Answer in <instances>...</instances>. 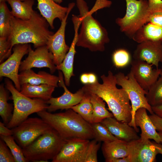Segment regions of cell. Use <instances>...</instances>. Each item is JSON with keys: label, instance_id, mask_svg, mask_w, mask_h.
<instances>
[{"label": "cell", "instance_id": "1", "mask_svg": "<svg viewBox=\"0 0 162 162\" xmlns=\"http://www.w3.org/2000/svg\"><path fill=\"white\" fill-rule=\"evenodd\" d=\"M100 78L102 84L98 80L94 84H86L82 88L85 92L101 98L117 120L128 123L132 118V107L128 94L124 89L117 88L115 76L110 70L107 75L103 74Z\"/></svg>", "mask_w": 162, "mask_h": 162}, {"label": "cell", "instance_id": "2", "mask_svg": "<svg viewBox=\"0 0 162 162\" xmlns=\"http://www.w3.org/2000/svg\"><path fill=\"white\" fill-rule=\"evenodd\" d=\"M50 25L46 19L34 10L30 18L23 20L12 17L10 34L8 38L13 48L18 44L29 43L34 47L46 45L53 32L49 29Z\"/></svg>", "mask_w": 162, "mask_h": 162}, {"label": "cell", "instance_id": "3", "mask_svg": "<svg viewBox=\"0 0 162 162\" xmlns=\"http://www.w3.org/2000/svg\"><path fill=\"white\" fill-rule=\"evenodd\" d=\"M37 113L65 141L94 138L91 124L71 109L64 112L52 113L46 110Z\"/></svg>", "mask_w": 162, "mask_h": 162}, {"label": "cell", "instance_id": "4", "mask_svg": "<svg viewBox=\"0 0 162 162\" xmlns=\"http://www.w3.org/2000/svg\"><path fill=\"white\" fill-rule=\"evenodd\" d=\"M76 5L81 18V28L78 33L76 46L87 48L92 52H103L105 45L110 41L107 30L92 16L84 0H76Z\"/></svg>", "mask_w": 162, "mask_h": 162}, {"label": "cell", "instance_id": "5", "mask_svg": "<svg viewBox=\"0 0 162 162\" xmlns=\"http://www.w3.org/2000/svg\"><path fill=\"white\" fill-rule=\"evenodd\" d=\"M66 142L52 128L22 149L28 162H48L58 154Z\"/></svg>", "mask_w": 162, "mask_h": 162}, {"label": "cell", "instance_id": "6", "mask_svg": "<svg viewBox=\"0 0 162 162\" xmlns=\"http://www.w3.org/2000/svg\"><path fill=\"white\" fill-rule=\"evenodd\" d=\"M5 87L12 94L14 110L9 122L6 126L10 129L14 128L28 118L31 114L47 110L48 104L40 99L28 97L22 94L8 78L5 79Z\"/></svg>", "mask_w": 162, "mask_h": 162}, {"label": "cell", "instance_id": "7", "mask_svg": "<svg viewBox=\"0 0 162 162\" xmlns=\"http://www.w3.org/2000/svg\"><path fill=\"white\" fill-rule=\"evenodd\" d=\"M126 11L122 18H118L116 22L120 31L132 38L136 32L148 22L150 14L148 0H125Z\"/></svg>", "mask_w": 162, "mask_h": 162}, {"label": "cell", "instance_id": "8", "mask_svg": "<svg viewBox=\"0 0 162 162\" xmlns=\"http://www.w3.org/2000/svg\"><path fill=\"white\" fill-rule=\"evenodd\" d=\"M117 85L122 87L127 92L129 96L132 107V118L128 124L134 128L138 133L139 129L135 122V115L138 109L146 108L151 114L154 113L152 106L148 104L146 97L148 91L145 90L136 82L130 72L126 76L120 72L115 75Z\"/></svg>", "mask_w": 162, "mask_h": 162}, {"label": "cell", "instance_id": "9", "mask_svg": "<svg viewBox=\"0 0 162 162\" xmlns=\"http://www.w3.org/2000/svg\"><path fill=\"white\" fill-rule=\"evenodd\" d=\"M52 128L40 117L28 118L17 126L12 128L13 136L22 148L38 137Z\"/></svg>", "mask_w": 162, "mask_h": 162}, {"label": "cell", "instance_id": "10", "mask_svg": "<svg viewBox=\"0 0 162 162\" xmlns=\"http://www.w3.org/2000/svg\"><path fill=\"white\" fill-rule=\"evenodd\" d=\"M31 45L28 44H18L13 48V53L4 62L0 64V77H6L14 82L16 88L20 91L21 85L19 80V71L21 60L28 54Z\"/></svg>", "mask_w": 162, "mask_h": 162}, {"label": "cell", "instance_id": "11", "mask_svg": "<svg viewBox=\"0 0 162 162\" xmlns=\"http://www.w3.org/2000/svg\"><path fill=\"white\" fill-rule=\"evenodd\" d=\"M33 68H47L51 74L57 70L53 62V55L46 45L38 47L34 50L30 46L28 56L21 61L19 71L32 69Z\"/></svg>", "mask_w": 162, "mask_h": 162}, {"label": "cell", "instance_id": "12", "mask_svg": "<svg viewBox=\"0 0 162 162\" xmlns=\"http://www.w3.org/2000/svg\"><path fill=\"white\" fill-rule=\"evenodd\" d=\"M75 5L74 3L69 4L68 10L65 17L61 21L59 28L50 36L46 44L49 50L53 55L54 63L56 66L62 63L70 48L65 41V30L68 17Z\"/></svg>", "mask_w": 162, "mask_h": 162}, {"label": "cell", "instance_id": "13", "mask_svg": "<svg viewBox=\"0 0 162 162\" xmlns=\"http://www.w3.org/2000/svg\"><path fill=\"white\" fill-rule=\"evenodd\" d=\"M58 86L63 88L64 92L63 94L56 98L51 97L46 101L49 104L47 111L51 112L58 110H68L79 103L82 100L85 92L82 88L76 93L70 92L66 87L62 72L58 71Z\"/></svg>", "mask_w": 162, "mask_h": 162}, {"label": "cell", "instance_id": "14", "mask_svg": "<svg viewBox=\"0 0 162 162\" xmlns=\"http://www.w3.org/2000/svg\"><path fill=\"white\" fill-rule=\"evenodd\" d=\"M89 140L77 138L66 141L52 162H83Z\"/></svg>", "mask_w": 162, "mask_h": 162}, {"label": "cell", "instance_id": "15", "mask_svg": "<svg viewBox=\"0 0 162 162\" xmlns=\"http://www.w3.org/2000/svg\"><path fill=\"white\" fill-rule=\"evenodd\" d=\"M131 64L130 72L141 87L148 91L159 78L161 68L153 69L152 64L135 59Z\"/></svg>", "mask_w": 162, "mask_h": 162}, {"label": "cell", "instance_id": "16", "mask_svg": "<svg viewBox=\"0 0 162 162\" xmlns=\"http://www.w3.org/2000/svg\"><path fill=\"white\" fill-rule=\"evenodd\" d=\"M128 155L130 162H154L157 151L149 140L140 138L128 142Z\"/></svg>", "mask_w": 162, "mask_h": 162}, {"label": "cell", "instance_id": "17", "mask_svg": "<svg viewBox=\"0 0 162 162\" xmlns=\"http://www.w3.org/2000/svg\"><path fill=\"white\" fill-rule=\"evenodd\" d=\"M135 60L144 61L158 68L162 63V42L146 41L139 43L134 52Z\"/></svg>", "mask_w": 162, "mask_h": 162}, {"label": "cell", "instance_id": "18", "mask_svg": "<svg viewBox=\"0 0 162 162\" xmlns=\"http://www.w3.org/2000/svg\"><path fill=\"white\" fill-rule=\"evenodd\" d=\"M72 20L74 30L73 39L69 50L62 62L59 65L56 66V69L62 72L65 83L67 86H70L71 78L74 76L73 65L74 56L76 53L75 47L77 40L78 31L82 22L81 18L80 16L75 15H72Z\"/></svg>", "mask_w": 162, "mask_h": 162}, {"label": "cell", "instance_id": "19", "mask_svg": "<svg viewBox=\"0 0 162 162\" xmlns=\"http://www.w3.org/2000/svg\"><path fill=\"white\" fill-rule=\"evenodd\" d=\"M101 122L119 140L129 142L140 138L136 130L128 123L119 121L114 117L106 118Z\"/></svg>", "mask_w": 162, "mask_h": 162}, {"label": "cell", "instance_id": "20", "mask_svg": "<svg viewBox=\"0 0 162 162\" xmlns=\"http://www.w3.org/2000/svg\"><path fill=\"white\" fill-rule=\"evenodd\" d=\"M37 8L41 15L46 20L52 29H54V21L58 18L61 21L65 17L69 7L60 5L53 0H37Z\"/></svg>", "mask_w": 162, "mask_h": 162}, {"label": "cell", "instance_id": "21", "mask_svg": "<svg viewBox=\"0 0 162 162\" xmlns=\"http://www.w3.org/2000/svg\"><path fill=\"white\" fill-rule=\"evenodd\" d=\"M147 110L144 108L139 109L135 115L136 126L141 130L140 138L142 140L152 139L158 143H160V139L155 126L148 115Z\"/></svg>", "mask_w": 162, "mask_h": 162}, {"label": "cell", "instance_id": "22", "mask_svg": "<svg viewBox=\"0 0 162 162\" xmlns=\"http://www.w3.org/2000/svg\"><path fill=\"white\" fill-rule=\"evenodd\" d=\"M19 80L21 85L27 83L36 85L46 84L57 87L59 77L44 71H39L36 73L30 69L20 72Z\"/></svg>", "mask_w": 162, "mask_h": 162}, {"label": "cell", "instance_id": "23", "mask_svg": "<svg viewBox=\"0 0 162 162\" xmlns=\"http://www.w3.org/2000/svg\"><path fill=\"white\" fill-rule=\"evenodd\" d=\"M101 149L106 162L114 159L126 157L128 155V142L118 140L104 142Z\"/></svg>", "mask_w": 162, "mask_h": 162}, {"label": "cell", "instance_id": "24", "mask_svg": "<svg viewBox=\"0 0 162 162\" xmlns=\"http://www.w3.org/2000/svg\"><path fill=\"white\" fill-rule=\"evenodd\" d=\"M55 88L46 84L36 85L26 83L21 85L20 92L28 97L40 99L46 101L52 97Z\"/></svg>", "mask_w": 162, "mask_h": 162}, {"label": "cell", "instance_id": "25", "mask_svg": "<svg viewBox=\"0 0 162 162\" xmlns=\"http://www.w3.org/2000/svg\"><path fill=\"white\" fill-rule=\"evenodd\" d=\"M132 39L138 43L146 41L162 42V27L147 22L138 30Z\"/></svg>", "mask_w": 162, "mask_h": 162}, {"label": "cell", "instance_id": "26", "mask_svg": "<svg viewBox=\"0 0 162 162\" xmlns=\"http://www.w3.org/2000/svg\"><path fill=\"white\" fill-rule=\"evenodd\" d=\"M10 4L12 15L15 17L26 20L29 19L34 10V0H4Z\"/></svg>", "mask_w": 162, "mask_h": 162}, {"label": "cell", "instance_id": "27", "mask_svg": "<svg viewBox=\"0 0 162 162\" xmlns=\"http://www.w3.org/2000/svg\"><path fill=\"white\" fill-rule=\"evenodd\" d=\"M88 93L89 94L90 101L93 107L91 124L101 122L106 118L114 117L112 114L106 108L105 102L101 98L94 93Z\"/></svg>", "mask_w": 162, "mask_h": 162}, {"label": "cell", "instance_id": "28", "mask_svg": "<svg viewBox=\"0 0 162 162\" xmlns=\"http://www.w3.org/2000/svg\"><path fill=\"white\" fill-rule=\"evenodd\" d=\"M13 15L5 1H0V37L8 38L11 29V20Z\"/></svg>", "mask_w": 162, "mask_h": 162}, {"label": "cell", "instance_id": "29", "mask_svg": "<svg viewBox=\"0 0 162 162\" xmlns=\"http://www.w3.org/2000/svg\"><path fill=\"white\" fill-rule=\"evenodd\" d=\"M6 88L3 83L0 85V116L3 122L6 124L12 117L14 110L12 104L8 102V94Z\"/></svg>", "mask_w": 162, "mask_h": 162}, {"label": "cell", "instance_id": "30", "mask_svg": "<svg viewBox=\"0 0 162 162\" xmlns=\"http://www.w3.org/2000/svg\"><path fill=\"white\" fill-rule=\"evenodd\" d=\"M84 92V96L80 102L70 109L78 114L86 121L91 124L93 107L90 101L89 94Z\"/></svg>", "mask_w": 162, "mask_h": 162}, {"label": "cell", "instance_id": "31", "mask_svg": "<svg viewBox=\"0 0 162 162\" xmlns=\"http://www.w3.org/2000/svg\"><path fill=\"white\" fill-rule=\"evenodd\" d=\"M146 97L152 106L162 104V68L159 78L148 91Z\"/></svg>", "mask_w": 162, "mask_h": 162}, {"label": "cell", "instance_id": "32", "mask_svg": "<svg viewBox=\"0 0 162 162\" xmlns=\"http://www.w3.org/2000/svg\"><path fill=\"white\" fill-rule=\"evenodd\" d=\"M94 134V139L98 142H106L118 140L101 122L91 124Z\"/></svg>", "mask_w": 162, "mask_h": 162}, {"label": "cell", "instance_id": "33", "mask_svg": "<svg viewBox=\"0 0 162 162\" xmlns=\"http://www.w3.org/2000/svg\"><path fill=\"white\" fill-rule=\"evenodd\" d=\"M0 136L8 147L16 162H28L24 155L22 148L16 143L12 135L5 136L0 135Z\"/></svg>", "mask_w": 162, "mask_h": 162}, {"label": "cell", "instance_id": "34", "mask_svg": "<svg viewBox=\"0 0 162 162\" xmlns=\"http://www.w3.org/2000/svg\"><path fill=\"white\" fill-rule=\"evenodd\" d=\"M112 60L115 66L118 68L128 65L131 61V56L126 50L120 49L116 50L112 55Z\"/></svg>", "mask_w": 162, "mask_h": 162}, {"label": "cell", "instance_id": "35", "mask_svg": "<svg viewBox=\"0 0 162 162\" xmlns=\"http://www.w3.org/2000/svg\"><path fill=\"white\" fill-rule=\"evenodd\" d=\"M101 145V142L94 139L90 141L87 147L83 162H97V153Z\"/></svg>", "mask_w": 162, "mask_h": 162}, {"label": "cell", "instance_id": "36", "mask_svg": "<svg viewBox=\"0 0 162 162\" xmlns=\"http://www.w3.org/2000/svg\"><path fill=\"white\" fill-rule=\"evenodd\" d=\"M13 48L8 38L0 37V63L3 62L6 58L11 54Z\"/></svg>", "mask_w": 162, "mask_h": 162}, {"label": "cell", "instance_id": "37", "mask_svg": "<svg viewBox=\"0 0 162 162\" xmlns=\"http://www.w3.org/2000/svg\"><path fill=\"white\" fill-rule=\"evenodd\" d=\"M14 158L5 142L0 140V162H15Z\"/></svg>", "mask_w": 162, "mask_h": 162}, {"label": "cell", "instance_id": "38", "mask_svg": "<svg viewBox=\"0 0 162 162\" xmlns=\"http://www.w3.org/2000/svg\"><path fill=\"white\" fill-rule=\"evenodd\" d=\"M148 11L150 14L152 13L162 12V0H148Z\"/></svg>", "mask_w": 162, "mask_h": 162}, {"label": "cell", "instance_id": "39", "mask_svg": "<svg viewBox=\"0 0 162 162\" xmlns=\"http://www.w3.org/2000/svg\"><path fill=\"white\" fill-rule=\"evenodd\" d=\"M148 22H151L162 27V12L150 14L148 18Z\"/></svg>", "mask_w": 162, "mask_h": 162}, {"label": "cell", "instance_id": "40", "mask_svg": "<svg viewBox=\"0 0 162 162\" xmlns=\"http://www.w3.org/2000/svg\"><path fill=\"white\" fill-rule=\"evenodd\" d=\"M149 116L156 130L159 132H162V118L154 113Z\"/></svg>", "mask_w": 162, "mask_h": 162}, {"label": "cell", "instance_id": "41", "mask_svg": "<svg viewBox=\"0 0 162 162\" xmlns=\"http://www.w3.org/2000/svg\"><path fill=\"white\" fill-rule=\"evenodd\" d=\"M13 132L12 130L7 127L3 122H0V135L8 136L13 135Z\"/></svg>", "mask_w": 162, "mask_h": 162}, {"label": "cell", "instance_id": "42", "mask_svg": "<svg viewBox=\"0 0 162 162\" xmlns=\"http://www.w3.org/2000/svg\"><path fill=\"white\" fill-rule=\"evenodd\" d=\"M152 108L154 113L162 118V104L152 106Z\"/></svg>", "mask_w": 162, "mask_h": 162}, {"label": "cell", "instance_id": "43", "mask_svg": "<svg viewBox=\"0 0 162 162\" xmlns=\"http://www.w3.org/2000/svg\"><path fill=\"white\" fill-rule=\"evenodd\" d=\"M88 84H94L98 81L97 76L94 74L93 73H88Z\"/></svg>", "mask_w": 162, "mask_h": 162}, {"label": "cell", "instance_id": "44", "mask_svg": "<svg viewBox=\"0 0 162 162\" xmlns=\"http://www.w3.org/2000/svg\"><path fill=\"white\" fill-rule=\"evenodd\" d=\"M80 81L82 83L85 85L88 84V73H83L80 77Z\"/></svg>", "mask_w": 162, "mask_h": 162}, {"label": "cell", "instance_id": "45", "mask_svg": "<svg viewBox=\"0 0 162 162\" xmlns=\"http://www.w3.org/2000/svg\"><path fill=\"white\" fill-rule=\"evenodd\" d=\"M153 144L157 151L158 154H162V145L160 143H158L154 142H152Z\"/></svg>", "mask_w": 162, "mask_h": 162}, {"label": "cell", "instance_id": "46", "mask_svg": "<svg viewBox=\"0 0 162 162\" xmlns=\"http://www.w3.org/2000/svg\"><path fill=\"white\" fill-rule=\"evenodd\" d=\"M111 162H130L128 156L112 160Z\"/></svg>", "mask_w": 162, "mask_h": 162}, {"label": "cell", "instance_id": "47", "mask_svg": "<svg viewBox=\"0 0 162 162\" xmlns=\"http://www.w3.org/2000/svg\"><path fill=\"white\" fill-rule=\"evenodd\" d=\"M160 139V143H162V132H158Z\"/></svg>", "mask_w": 162, "mask_h": 162}, {"label": "cell", "instance_id": "48", "mask_svg": "<svg viewBox=\"0 0 162 162\" xmlns=\"http://www.w3.org/2000/svg\"><path fill=\"white\" fill-rule=\"evenodd\" d=\"M57 3L59 4L62 2L63 0H53Z\"/></svg>", "mask_w": 162, "mask_h": 162}, {"label": "cell", "instance_id": "49", "mask_svg": "<svg viewBox=\"0 0 162 162\" xmlns=\"http://www.w3.org/2000/svg\"><path fill=\"white\" fill-rule=\"evenodd\" d=\"M4 1V0H0V1Z\"/></svg>", "mask_w": 162, "mask_h": 162}, {"label": "cell", "instance_id": "50", "mask_svg": "<svg viewBox=\"0 0 162 162\" xmlns=\"http://www.w3.org/2000/svg\"><path fill=\"white\" fill-rule=\"evenodd\" d=\"M21 0V1H24L25 0Z\"/></svg>", "mask_w": 162, "mask_h": 162}]
</instances>
